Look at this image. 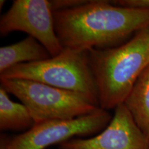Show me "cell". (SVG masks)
Instances as JSON below:
<instances>
[{
	"instance_id": "6da1fadb",
	"label": "cell",
	"mask_w": 149,
	"mask_h": 149,
	"mask_svg": "<svg viewBox=\"0 0 149 149\" xmlns=\"http://www.w3.org/2000/svg\"><path fill=\"white\" fill-rule=\"evenodd\" d=\"M55 31L64 48L88 51L115 48L149 27V10L90 0L81 6L53 12Z\"/></svg>"
},
{
	"instance_id": "7a4b0ae2",
	"label": "cell",
	"mask_w": 149,
	"mask_h": 149,
	"mask_svg": "<svg viewBox=\"0 0 149 149\" xmlns=\"http://www.w3.org/2000/svg\"><path fill=\"white\" fill-rule=\"evenodd\" d=\"M89 62L102 109L124 104L141 72L149 64V27L115 48L88 50Z\"/></svg>"
},
{
	"instance_id": "3957f363",
	"label": "cell",
	"mask_w": 149,
	"mask_h": 149,
	"mask_svg": "<svg viewBox=\"0 0 149 149\" xmlns=\"http://www.w3.org/2000/svg\"><path fill=\"white\" fill-rule=\"evenodd\" d=\"M24 79L83 95L100 108L97 84L89 62L88 51L64 48L58 55L24 63L0 74V79Z\"/></svg>"
},
{
	"instance_id": "277c9868",
	"label": "cell",
	"mask_w": 149,
	"mask_h": 149,
	"mask_svg": "<svg viewBox=\"0 0 149 149\" xmlns=\"http://www.w3.org/2000/svg\"><path fill=\"white\" fill-rule=\"evenodd\" d=\"M1 86L28 108L35 124L53 120H72L94 113L99 107L79 93L32 81L0 79Z\"/></svg>"
},
{
	"instance_id": "5b68a950",
	"label": "cell",
	"mask_w": 149,
	"mask_h": 149,
	"mask_svg": "<svg viewBox=\"0 0 149 149\" xmlns=\"http://www.w3.org/2000/svg\"><path fill=\"white\" fill-rule=\"evenodd\" d=\"M112 117L100 108L91 114L72 120H53L37 123L19 135H1L0 149H46L79 137H93L102 132Z\"/></svg>"
},
{
	"instance_id": "8992f818",
	"label": "cell",
	"mask_w": 149,
	"mask_h": 149,
	"mask_svg": "<svg viewBox=\"0 0 149 149\" xmlns=\"http://www.w3.org/2000/svg\"><path fill=\"white\" fill-rule=\"evenodd\" d=\"M22 31L41 43L51 57L58 55L64 48L55 31L53 12L48 0H15L0 19V35L4 37Z\"/></svg>"
},
{
	"instance_id": "52a82bcc",
	"label": "cell",
	"mask_w": 149,
	"mask_h": 149,
	"mask_svg": "<svg viewBox=\"0 0 149 149\" xmlns=\"http://www.w3.org/2000/svg\"><path fill=\"white\" fill-rule=\"evenodd\" d=\"M59 149H149V137L136 124L124 104L115 109L111 122L97 135L73 138L59 145Z\"/></svg>"
},
{
	"instance_id": "ba28073f",
	"label": "cell",
	"mask_w": 149,
	"mask_h": 149,
	"mask_svg": "<svg viewBox=\"0 0 149 149\" xmlns=\"http://www.w3.org/2000/svg\"><path fill=\"white\" fill-rule=\"evenodd\" d=\"M50 57L51 55L46 48L34 37L29 36L13 44L0 48V74L17 65Z\"/></svg>"
},
{
	"instance_id": "9c48e42d",
	"label": "cell",
	"mask_w": 149,
	"mask_h": 149,
	"mask_svg": "<svg viewBox=\"0 0 149 149\" xmlns=\"http://www.w3.org/2000/svg\"><path fill=\"white\" fill-rule=\"evenodd\" d=\"M124 104L137 126L149 137V64L139 75Z\"/></svg>"
},
{
	"instance_id": "30bf717a",
	"label": "cell",
	"mask_w": 149,
	"mask_h": 149,
	"mask_svg": "<svg viewBox=\"0 0 149 149\" xmlns=\"http://www.w3.org/2000/svg\"><path fill=\"white\" fill-rule=\"evenodd\" d=\"M35 124L28 108L22 103L11 100L8 93L0 87V130L24 133L31 129Z\"/></svg>"
},
{
	"instance_id": "8fae6325",
	"label": "cell",
	"mask_w": 149,
	"mask_h": 149,
	"mask_svg": "<svg viewBox=\"0 0 149 149\" xmlns=\"http://www.w3.org/2000/svg\"><path fill=\"white\" fill-rule=\"evenodd\" d=\"M87 0H51L49 1L53 12L68 10L87 3Z\"/></svg>"
},
{
	"instance_id": "7c38bea8",
	"label": "cell",
	"mask_w": 149,
	"mask_h": 149,
	"mask_svg": "<svg viewBox=\"0 0 149 149\" xmlns=\"http://www.w3.org/2000/svg\"><path fill=\"white\" fill-rule=\"evenodd\" d=\"M111 1L113 4L119 6L149 10V0H117Z\"/></svg>"
}]
</instances>
